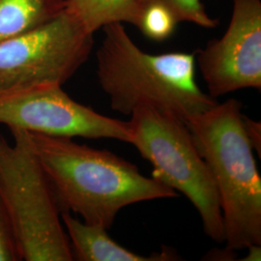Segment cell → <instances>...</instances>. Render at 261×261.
Here are the masks:
<instances>
[{"label": "cell", "mask_w": 261, "mask_h": 261, "mask_svg": "<svg viewBox=\"0 0 261 261\" xmlns=\"http://www.w3.org/2000/svg\"><path fill=\"white\" fill-rule=\"evenodd\" d=\"M228 28L195 53L208 94L261 88V0H232Z\"/></svg>", "instance_id": "ba28073f"}, {"label": "cell", "mask_w": 261, "mask_h": 261, "mask_svg": "<svg viewBox=\"0 0 261 261\" xmlns=\"http://www.w3.org/2000/svg\"><path fill=\"white\" fill-rule=\"evenodd\" d=\"M21 260L8 210L0 192V261Z\"/></svg>", "instance_id": "5bb4252c"}, {"label": "cell", "mask_w": 261, "mask_h": 261, "mask_svg": "<svg viewBox=\"0 0 261 261\" xmlns=\"http://www.w3.org/2000/svg\"><path fill=\"white\" fill-rule=\"evenodd\" d=\"M65 8L93 34L112 22L136 27L140 12L136 0H65Z\"/></svg>", "instance_id": "8fae6325"}, {"label": "cell", "mask_w": 261, "mask_h": 261, "mask_svg": "<svg viewBox=\"0 0 261 261\" xmlns=\"http://www.w3.org/2000/svg\"><path fill=\"white\" fill-rule=\"evenodd\" d=\"M25 133L61 213L74 212L86 224L109 229L124 207L178 196L173 189L142 175L136 165L108 150L72 139Z\"/></svg>", "instance_id": "6da1fadb"}, {"label": "cell", "mask_w": 261, "mask_h": 261, "mask_svg": "<svg viewBox=\"0 0 261 261\" xmlns=\"http://www.w3.org/2000/svg\"><path fill=\"white\" fill-rule=\"evenodd\" d=\"M249 251V254L247 255V260H260V246L253 245L247 249Z\"/></svg>", "instance_id": "2e32d148"}, {"label": "cell", "mask_w": 261, "mask_h": 261, "mask_svg": "<svg viewBox=\"0 0 261 261\" xmlns=\"http://www.w3.org/2000/svg\"><path fill=\"white\" fill-rule=\"evenodd\" d=\"M130 115V143L153 166L152 177L186 196L200 216L206 235L215 242H224L214 180L186 124L151 105L138 106Z\"/></svg>", "instance_id": "5b68a950"}, {"label": "cell", "mask_w": 261, "mask_h": 261, "mask_svg": "<svg viewBox=\"0 0 261 261\" xmlns=\"http://www.w3.org/2000/svg\"><path fill=\"white\" fill-rule=\"evenodd\" d=\"M242 109L230 98L185 123L214 180L231 251L261 246V177Z\"/></svg>", "instance_id": "3957f363"}, {"label": "cell", "mask_w": 261, "mask_h": 261, "mask_svg": "<svg viewBox=\"0 0 261 261\" xmlns=\"http://www.w3.org/2000/svg\"><path fill=\"white\" fill-rule=\"evenodd\" d=\"M0 124L54 138L112 139L127 143L130 140L128 121L76 102L59 84L0 94Z\"/></svg>", "instance_id": "52a82bcc"}, {"label": "cell", "mask_w": 261, "mask_h": 261, "mask_svg": "<svg viewBox=\"0 0 261 261\" xmlns=\"http://www.w3.org/2000/svg\"><path fill=\"white\" fill-rule=\"evenodd\" d=\"M93 35L64 8L37 28L0 42V94L63 85L87 61Z\"/></svg>", "instance_id": "8992f818"}, {"label": "cell", "mask_w": 261, "mask_h": 261, "mask_svg": "<svg viewBox=\"0 0 261 261\" xmlns=\"http://www.w3.org/2000/svg\"><path fill=\"white\" fill-rule=\"evenodd\" d=\"M177 24V20L168 8L160 4H151L140 8L136 27L145 37L163 42L173 34Z\"/></svg>", "instance_id": "7c38bea8"}, {"label": "cell", "mask_w": 261, "mask_h": 261, "mask_svg": "<svg viewBox=\"0 0 261 261\" xmlns=\"http://www.w3.org/2000/svg\"><path fill=\"white\" fill-rule=\"evenodd\" d=\"M103 30L96 73L114 112L130 115L138 106L151 105L187 123L218 103L196 83L195 54H147L122 22L109 23Z\"/></svg>", "instance_id": "7a4b0ae2"}, {"label": "cell", "mask_w": 261, "mask_h": 261, "mask_svg": "<svg viewBox=\"0 0 261 261\" xmlns=\"http://www.w3.org/2000/svg\"><path fill=\"white\" fill-rule=\"evenodd\" d=\"M74 260L80 261H171L179 260L172 249L165 248L150 255H140L122 247L108 234L106 228L86 224L70 212L61 213Z\"/></svg>", "instance_id": "9c48e42d"}, {"label": "cell", "mask_w": 261, "mask_h": 261, "mask_svg": "<svg viewBox=\"0 0 261 261\" xmlns=\"http://www.w3.org/2000/svg\"><path fill=\"white\" fill-rule=\"evenodd\" d=\"M139 7L160 4L168 8L179 22H191L203 28H214L218 20L210 17L201 0H136Z\"/></svg>", "instance_id": "4fadbf2b"}, {"label": "cell", "mask_w": 261, "mask_h": 261, "mask_svg": "<svg viewBox=\"0 0 261 261\" xmlns=\"http://www.w3.org/2000/svg\"><path fill=\"white\" fill-rule=\"evenodd\" d=\"M65 0H0V42L54 19Z\"/></svg>", "instance_id": "30bf717a"}, {"label": "cell", "mask_w": 261, "mask_h": 261, "mask_svg": "<svg viewBox=\"0 0 261 261\" xmlns=\"http://www.w3.org/2000/svg\"><path fill=\"white\" fill-rule=\"evenodd\" d=\"M0 134V192L21 260H74L53 187L24 130Z\"/></svg>", "instance_id": "277c9868"}, {"label": "cell", "mask_w": 261, "mask_h": 261, "mask_svg": "<svg viewBox=\"0 0 261 261\" xmlns=\"http://www.w3.org/2000/svg\"><path fill=\"white\" fill-rule=\"evenodd\" d=\"M243 124L246 130V135L252 144V148L257 151L258 156H261V124L260 122L254 121L252 118L243 114Z\"/></svg>", "instance_id": "9a60e30c"}]
</instances>
